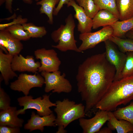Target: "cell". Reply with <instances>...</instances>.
Returning a JSON list of instances; mask_svg holds the SVG:
<instances>
[{"mask_svg": "<svg viewBox=\"0 0 133 133\" xmlns=\"http://www.w3.org/2000/svg\"><path fill=\"white\" fill-rule=\"evenodd\" d=\"M127 36L130 39L133 40V32L131 31L130 33L127 34Z\"/></svg>", "mask_w": 133, "mask_h": 133, "instance_id": "36", "label": "cell"}, {"mask_svg": "<svg viewBox=\"0 0 133 133\" xmlns=\"http://www.w3.org/2000/svg\"><path fill=\"white\" fill-rule=\"evenodd\" d=\"M108 112L99 110L91 118L87 119L83 117L79 119V124L83 130V133H98L108 120Z\"/></svg>", "mask_w": 133, "mask_h": 133, "instance_id": "11", "label": "cell"}, {"mask_svg": "<svg viewBox=\"0 0 133 133\" xmlns=\"http://www.w3.org/2000/svg\"><path fill=\"white\" fill-rule=\"evenodd\" d=\"M116 3L120 21L133 17V0H116Z\"/></svg>", "mask_w": 133, "mask_h": 133, "instance_id": "20", "label": "cell"}, {"mask_svg": "<svg viewBox=\"0 0 133 133\" xmlns=\"http://www.w3.org/2000/svg\"><path fill=\"white\" fill-rule=\"evenodd\" d=\"M67 5L68 7H73L75 11L74 17L78 21V31L81 33L91 32L92 28V19L86 14L83 8L77 4L74 0H70Z\"/></svg>", "mask_w": 133, "mask_h": 133, "instance_id": "15", "label": "cell"}, {"mask_svg": "<svg viewBox=\"0 0 133 133\" xmlns=\"http://www.w3.org/2000/svg\"><path fill=\"white\" fill-rule=\"evenodd\" d=\"M41 65V62H35L33 56L28 55L25 57L21 54L14 56L12 62V68L15 72L37 73Z\"/></svg>", "mask_w": 133, "mask_h": 133, "instance_id": "12", "label": "cell"}, {"mask_svg": "<svg viewBox=\"0 0 133 133\" xmlns=\"http://www.w3.org/2000/svg\"><path fill=\"white\" fill-rule=\"evenodd\" d=\"M22 25L30 38H41L47 33V31L44 26H36L31 23H26Z\"/></svg>", "mask_w": 133, "mask_h": 133, "instance_id": "24", "label": "cell"}, {"mask_svg": "<svg viewBox=\"0 0 133 133\" xmlns=\"http://www.w3.org/2000/svg\"><path fill=\"white\" fill-rule=\"evenodd\" d=\"M131 31L133 32V29H132Z\"/></svg>", "mask_w": 133, "mask_h": 133, "instance_id": "39", "label": "cell"}, {"mask_svg": "<svg viewBox=\"0 0 133 133\" xmlns=\"http://www.w3.org/2000/svg\"><path fill=\"white\" fill-rule=\"evenodd\" d=\"M34 53L35 58L41 60L38 72H52L59 70L61 62L54 50L43 48L36 50Z\"/></svg>", "mask_w": 133, "mask_h": 133, "instance_id": "9", "label": "cell"}, {"mask_svg": "<svg viewBox=\"0 0 133 133\" xmlns=\"http://www.w3.org/2000/svg\"><path fill=\"white\" fill-rule=\"evenodd\" d=\"M11 99L4 89L0 87V110H6L11 106Z\"/></svg>", "mask_w": 133, "mask_h": 133, "instance_id": "30", "label": "cell"}, {"mask_svg": "<svg viewBox=\"0 0 133 133\" xmlns=\"http://www.w3.org/2000/svg\"><path fill=\"white\" fill-rule=\"evenodd\" d=\"M44 84V78L37 73L33 75L21 73L16 80L10 83V87L12 90L21 92L25 95H27L32 88L41 87Z\"/></svg>", "mask_w": 133, "mask_h": 133, "instance_id": "7", "label": "cell"}, {"mask_svg": "<svg viewBox=\"0 0 133 133\" xmlns=\"http://www.w3.org/2000/svg\"><path fill=\"white\" fill-rule=\"evenodd\" d=\"M109 39L116 45L121 52L126 53L128 52H133V40L124 39L112 36Z\"/></svg>", "mask_w": 133, "mask_h": 133, "instance_id": "26", "label": "cell"}, {"mask_svg": "<svg viewBox=\"0 0 133 133\" xmlns=\"http://www.w3.org/2000/svg\"><path fill=\"white\" fill-rule=\"evenodd\" d=\"M92 19V28L94 29L101 26H110L119 19L111 12L104 9L100 10Z\"/></svg>", "mask_w": 133, "mask_h": 133, "instance_id": "18", "label": "cell"}, {"mask_svg": "<svg viewBox=\"0 0 133 133\" xmlns=\"http://www.w3.org/2000/svg\"><path fill=\"white\" fill-rule=\"evenodd\" d=\"M54 109L57 116L55 121L58 127L56 133H65V129L71 122L80 118L85 117V106L81 103H76L73 101L64 99L63 101H56Z\"/></svg>", "mask_w": 133, "mask_h": 133, "instance_id": "3", "label": "cell"}, {"mask_svg": "<svg viewBox=\"0 0 133 133\" xmlns=\"http://www.w3.org/2000/svg\"><path fill=\"white\" fill-rule=\"evenodd\" d=\"M28 19L26 18H23L21 15H19L16 18L14 19L12 22L8 23L0 24V30L5 29L6 27L14 24H22L27 23Z\"/></svg>", "mask_w": 133, "mask_h": 133, "instance_id": "31", "label": "cell"}, {"mask_svg": "<svg viewBox=\"0 0 133 133\" xmlns=\"http://www.w3.org/2000/svg\"><path fill=\"white\" fill-rule=\"evenodd\" d=\"M13 0H5V7L10 13H12V4ZM25 3L31 4L33 3L32 0H22Z\"/></svg>", "mask_w": 133, "mask_h": 133, "instance_id": "33", "label": "cell"}, {"mask_svg": "<svg viewBox=\"0 0 133 133\" xmlns=\"http://www.w3.org/2000/svg\"><path fill=\"white\" fill-rule=\"evenodd\" d=\"M113 30L110 26L103 27L101 29L94 32L80 33L79 39L82 43L78 47L81 52L95 47L101 42H104L113 36Z\"/></svg>", "mask_w": 133, "mask_h": 133, "instance_id": "8", "label": "cell"}, {"mask_svg": "<svg viewBox=\"0 0 133 133\" xmlns=\"http://www.w3.org/2000/svg\"><path fill=\"white\" fill-rule=\"evenodd\" d=\"M35 0V1H36L37 2H38L41 0Z\"/></svg>", "mask_w": 133, "mask_h": 133, "instance_id": "38", "label": "cell"}, {"mask_svg": "<svg viewBox=\"0 0 133 133\" xmlns=\"http://www.w3.org/2000/svg\"><path fill=\"white\" fill-rule=\"evenodd\" d=\"M106 57L108 61L115 67L116 72L114 81L121 79L122 72L126 59V53L118 50L114 43L109 39L104 42Z\"/></svg>", "mask_w": 133, "mask_h": 133, "instance_id": "10", "label": "cell"}, {"mask_svg": "<svg viewBox=\"0 0 133 133\" xmlns=\"http://www.w3.org/2000/svg\"><path fill=\"white\" fill-rule=\"evenodd\" d=\"M17 110L15 106H10L7 109L0 111V125L21 127L24 120L18 117Z\"/></svg>", "mask_w": 133, "mask_h": 133, "instance_id": "17", "label": "cell"}, {"mask_svg": "<svg viewBox=\"0 0 133 133\" xmlns=\"http://www.w3.org/2000/svg\"><path fill=\"white\" fill-rule=\"evenodd\" d=\"M78 4L83 7L86 14L92 18L100 10L93 0H76Z\"/></svg>", "mask_w": 133, "mask_h": 133, "instance_id": "27", "label": "cell"}, {"mask_svg": "<svg viewBox=\"0 0 133 133\" xmlns=\"http://www.w3.org/2000/svg\"><path fill=\"white\" fill-rule=\"evenodd\" d=\"M126 59L121 75V79L133 76V52L126 53Z\"/></svg>", "mask_w": 133, "mask_h": 133, "instance_id": "29", "label": "cell"}, {"mask_svg": "<svg viewBox=\"0 0 133 133\" xmlns=\"http://www.w3.org/2000/svg\"><path fill=\"white\" fill-rule=\"evenodd\" d=\"M133 100V76L114 81L96 107L99 110L112 111L119 105Z\"/></svg>", "mask_w": 133, "mask_h": 133, "instance_id": "2", "label": "cell"}, {"mask_svg": "<svg viewBox=\"0 0 133 133\" xmlns=\"http://www.w3.org/2000/svg\"><path fill=\"white\" fill-rule=\"evenodd\" d=\"M5 29L14 37L21 41H27L30 38L21 24L12 25Z\"/></svg>", "mask_w": 133, "mask_h": 133, "instance_id": "25", "label": "cell"}, {"mask_svg": "<svg viewBox=\"0 0 133 133\" xmlns=\"http://www.w3.org/2000/svg\"><path fill=\"white\" fill-rule=\"evenodd\" d=\"M56 118L53 113L48 116H41L33 111L30 118L24 125V128L30 132L38 130L43 132L45 127L56 126L55 123Z\"/></svg>", "mask_w": 133, "mask_h": 133, "instance_id": "14", "label": "cell"}, {"mask_svg": "<svg viewBox=\"0 0 133 133\" xmlns=\"http://www.w3.org/2000/svg\"><path fill=\"white\" fill-rule=\"evenodd\" d=\"M112 131L108 127L101 129L98 133H111Z\"/></svg>", "mask_w": 133, "mask_h": 133, "instance_id": "35", "label": "cell"}, {"mask_svg": "<svg viewBox=\"0 0 133 133\" xmlns=\"http://www.w3.org/2000/svg\"><path fill=\"white\" fill-rule=\"evenodd\" d=\"M0 49V71L4 83L7 85L10 80L18 77L17 74L13 70L12 62L14 56L6 53Z\"/></svg>", "mask_w": 133, "mask_h": 133, "instance_id": "16", "label": "cell"}, {"mask_svg": "<svg viewBox=\"0 0 133 133\" xmlns=\"http://www.w3.org/2000/svg\"><path fill=\"white\" fill-rule=\"evenodd\" d=\"M5 2V0H0V5L1 6Z\"/></svg>", "mask_w": 133, "mask_h": 133, "instance_id": "37", "label": "cell"}, {"mask_svg": "<svg viewBox=\"0 0 133 133\" xmlns=\"http://www.w3.org/2000/svg\"><path fill=\"white\" fill-rule=\"evenodd\" d=\"M113 113L118 119L126 120L133 125V101L125 107L116 109Z\"/></svg>", "mask_w": 133, "mask_h": 133, "instance_id": "23", "label": "cell"}, {"mask_svg": "<svg viewBox=\"0 0 133 133\" xmlns=\"http://www.w3.org/2000/svg\"><path fill=\"white\" fill-rule=\"evenodd\" d=\"M100 10H108L119 19V15L117 8L116 0H93Z\"/></svg>", "mask_w": 133, "mask_h": 133, "instance_id": "28", "label": "cell"}, {"mask_svg": "<svg viewBox=\"0 0 133 133\" xmlns=\"http://www.w3.org/2000/svg\"><path fill=\"white\" fill-rule=\"evenodd\" d=\"M70 0H60L56 7L54 9L53 13L54 16L57 15L64 4H67Z\"/></svg>", "mask_w": 133, "mask_h": 133, "instance_id": "34", "label": "cell"}, {"mask_svg": "<svg viewBox=\"0 0 133 133\" xmlns=\"http://www.w3.org/2000/svg\"><path fill=\"white\" fill-rule=\"evenodd\" d=\"M50 95L44 94L42 98L40 97L34 99L31 95H25L18 98L17 101L19 105L23 107L17 110V114H24L26 110L33 109L37 111L38 114L40 116H48L53 113L50 107H55V103L51 102L50 99Z\"/></svg>", "mask_w": 133, "mask_h": 133, "instance_id": "5", "label": "cell"}, {"mask_svg": "<svg viewBox=\"0 0 133 133\" xmlns=\"http://www.w3.org/2000/svg\"><path fill=\"white\" fill-rule=\"evenodd\" d=\"M60 0H41L37 2L36 4L41 6L39 9L41 14H45L47 16L48 22L50 25L53 22V13L55 6Z\"/></svg>", "mask_w": 133, "mask_h": 133, "instance_id": "22", "label": "cell"}, {"mask_svg": "<svg viewBox=\"0 0 133 133\" xmlns=\"http://www.w3.org/2000/svg\"><path fill=\"white\" fill-rule=\"evenodd\" d=\"M65 24H61L56 30L51 34V37L55 43L58 44L52 45V47L62 52L72 50L81 53L76 44L74 33L75 27V21L72 15L70 14L65 20Z\"/></svg>", "mask_w": 133, "mask_h": 133, "instance_id": "4", "label": "cell"}, {"mask_svg": "<svg viewBox=\"0 0 133 133\" xmlns=\"http://www.w3.org/2000/svg\"><path fill=\"white\" fill-rule=\"evenodd\" d=\"M23 48L21 41L14 37L5 29L0 31V49L5 53L14 56L18 55Z\"/></svg>", "mask_w": 133, "mask_h": 133, "instance_id": "13", "label": "cell"}, {"mask_svg": "<svg viewBox=\"0 0 133 133\" xmlns=\"http://www.w3.org/2000/svg\"><path fill=\"white\" fill-rule=\"evenodd\" d=\"M110 26L113 30V36L121 38L133 29V17L125 20H118Z\"/></svg>", "mask_w": 133, "mask_h": 133, "instance_id": "21", "label": "cell"}, {"mask_svg": "<svg viewBox=\"0 0 133 133\" xmlns=\"http://www.w3.org/2000/svg\"><path fill=\"white\" fill-rule=\"evenodd\" d=\"M41 75L45 80L44 91L48 93L59 94L64 92L69 93L72 90V86L69 81L65 78L66 74L61 75L59 70L52 72L45 71L41 72Z\"/></svg>", "mask_w": 133, "mask_h": 133, "instance_id": "6", "label": "cell"}, {"mask_svg": "<svg viewBox=\"0 0 133 133\" xmlns=\"http://www.w3.org/2000/svg\"><path fill=\"white\" fill-rule=\"evenodd\" d=\"M108 127L112 131L116 130L117 133H133V124L126 120L118 119L112 111H108Z\"/></svg>", "mask_w": 133, "mask_h": 133, "instance_id": "19", "label": "cell"}, {"mask_svg": "<svg viewBox=\"0 0 133 133\" xmlns=\"http://www.w3.org/2000/svg\"><path fill=\"white\" fill-rule=\"evenodd\" d=\"M116 72L105 52L89 57L80 65L76 79L78 91L85 103L86 115L96 109L114 81Z\"/></svg>", "mask_w": 133, "mask_h": 133, "instance_id": "1", "label": "cell"}, {"mask_svg": "<svg viewBox=\"0 0 133 133\" xmlns=\"http://www.w3.org/2000/svg\"><path fill=\"white\" fill-rule=\"evenodd\" d=\"M20 128L6 125H0V133H20Z\"/></svg>", "mask_w": 133, "mask_h": 133, "instance_id": "32", "label": "cell"}]
</instances>
